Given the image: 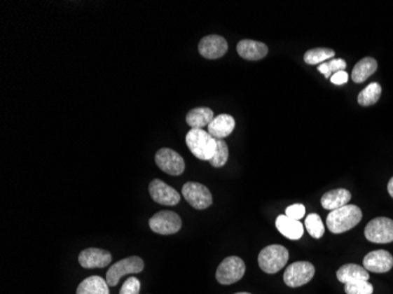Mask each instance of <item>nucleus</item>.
Wrapping results in <instances>:
<instances>
[{"instance_id": "nucleus-1", "label": "nucleus", "mask_w": 393, "mask_h": 294, "mask_svg": "<svg viewBox=\"0 0 393 294\" xmlns=\"http://www.w3.org/2000/svg\"><path fill=\"white\" fill-rule=\"evenodd\" d=\"M363 218V212L356 205L343 206L338 210L331 211L327 216V228L335 234H340L350 231L359 224Z\"/></svg>"}, {"instance_id": "nucleus-2", "label": "nucleus", "mask_w": 393, "mask_h": 294, "mask_svg": "<svg viewBox=\"0 0 393 294\" xmlns=\"http://www.w3.org/2000/svg\"><path fill=\"white\" fill-rule=\"evenodd\" d=\"M186 145L195 158L209 162L217 148V139L202 129H191L186 134Z\"/></svg>"}, {"instance_id": "nucleus-3", "label": "nucleus", "mask_w": 393, "mask_h": 294, "mask_svg": "<svg viewBox=\"0 0 393 294\" xmlns=\"http://www.w3.org/2000/svg\"><path fill=\"white\" fill-rule=\"evenodd\" d=\"M289 251L282 245H270L261 251L258 255V264L261 271L275 274L285 267L289 261Z\"/></svg>"}, {"instance_id": "nucleus-4", "label": "nucleus", "mask_w": 393, "mask_h": 294, "mask_svg": "<svg viewBox=\"0 0 393 294\" xmlns=\"http://www.w3.org/2000/svg\"><path fill=\"white\" fill-rule=\"evenodd\" d=\"M245 262L239 257H228L218 266L216 278L221 285H232L243 278L245 274Z\"/></svg>"}, {"instance_id": "nucleus-5", "label": "nucleus", "mask_w": 393, "mask_h": 294, "mask_svg": "<svg viewBox=\"0 0 393 294\" xmlns=\"http://www.w3.org/2000/svg\"><path fill=\"white\" fill-rule=\"evenodd\" d=\"M144 270V261L142 258L133 255V257L125 258L123 260L118 261L112 265L106 273V281L109 286H117L119 280L126 274H135L140 273Z\"/></svg>"}, {"instance_id": "nucleus-6", "label": "nucleus", "mask_w": 393, "mask_h": 294, "mask_svg": "<svg viewBox=\"0 0 393 294\" xmlns=\"http://www.w3.org/2000/svg\"><path fill=\"white\" fill-rule=\"evenodd\" d=\"M365 238L375 244H389L393 241V220L379 217L372 219L365 227Z\"/></svg>"}, {"instance_id": "nucleus-7", "label": "nucleus", "mask_w": 393, "mask_h": 294, "mask_svg": "<svg viewBox=\"0 0 393 294\" xmlns=\"http://www.w3.org/2000/svg\"><path fill=\"white\" fill-rule=\"evenodd\" d=\"M316 270L309 261H297L290 265L284 273V283L287 286L299 287L309 284L315 276Z\"/></svg>"}, {"instance_id": "nucleus-8", "label": "nucleus", "mask_w": 393, "mask_h": 294, "mask_svg": "<svg viewBox=\"0 0 393 294\" xmlns=\"http://www.w3.org/2000/svg\"><path fill=\"white\" fill-rule=\"evenodd\" d=\"M181 193L184 195L185 200L195 210H205L212 205L214 199L209 188L205 185L188 181L183 186Z\"/></svg>"}, {"instance_id": "nucleus-9", "label": "nucleus", "mask_w": 393, "mask_h": 294, "mask_svg": "<svg viewBox=\"0 0 393 294\" xmlns=\"http://www.w3.org/2000/svg\"><path fill=\"white\" fill-rule=\"evenodd\" d=\"M150 228L158 234H174L181 228V219L172 211H160L150 219Z\"/></svg>"}, {"instance_id": "nucleus-10", "label": "nucleus", "mask_w": 393, "mask_h": 294, "mask_svg": "<svg viewBox=\"0 0 393 294\" xmlns=\"http://www.w3.org/2000/svg\"><path fill=\"white\" fill-rule=\"evenodd\" d=\"M156 164L159 169L170 176H180L184 172L185 160L183 157L171 148H160L156 155Z\"/></svg>"}, {"instance_id": "nucleus-11", "label": "nucleus", "mask_w": 393, "mask_h": 294, "mask_svg": "<svg viewBox=\"0 0 393 294\" xmlns=\"http://www.w3.org/2000/svg\"><path fill=\"white\" fill-rule=\"evenodd\" d=\"M151 198L160 205L174 206L180 202L179 192L159 179H153L149 186Z\"/></svg>"}, {"instance_id": "nucleus-12", "label": "nucleus", "mask_w": 393, "mask_h": 294, "mask_svg": "<svg viewBox=\"0 0 393 294\" xmlns=\"http://www.w3.org/2000/svg\"><path fill=\"white\" fill-rule=\"evenodd\" d=\"M363 267L370 272H389L393 267V255L389 251H372L365 255Z\"/></svg>"}, {"instance_id": "nucleus-13", "label": "nucleus", "mask_w": 393, "mask_h": 294, "mask_svg": "<svg viewBox=\"0 0 393 294\" xmlns=\"http://www.w3.org/2000/svg\"><path fill=\"white\" fill-rule=\"evenodd\" d=\"M228 41L217 34H209L202 38L198 45L199 53L206 59H218L226 55Z\"/></svg>"}, {"instance_id": "nucleus-14", "label": "nucleus", "mask_w": 393, "mask_h": 294, "mask_svg": "<svg viewBox=\"0 0 393 294\" xmlns=\"http://www.w3.org/2000/svg\"><path fill=\"white\" fill-rule=\"evenodd\" d=\"M78 260L84 269H104L107 265H110L112 255L109 251L92 247L81 252Z\"/></svg>"}, {"instance_id": "nucleus-15", "label": "nucleus", "mask_w": 393, "mask_h": 294, "mask_svg": "<svg viewBox=\"0 0 393 294\" xmlns=\"http://www.w3.org/2000/svg\"><path fill=\"white\" fill-rule=\"evenodd\" d=\"M235 127V118L230 114H219L207 126L209 133L216 139H224L230 136Z\"/></svg>"}, {"instance_id": "nucleus-16", "label": "nucleus", "mask_w": 393, "mask_h": 294, "mask_svg": "<svg viewBox=\"0 0 393 294\" xmlns=\"http://www.w3.org/2000/svg\"><path fill=\"white\" fill-rule=\"evenodd\" d=\"M237 52L242 58L247 60H261L268 55V48L261 41L244 39L237 45Z\"/></svg>"}, {"instance_id": "nucleus-17", "label": "nucleus", "mask_w": 393, "mask_h": 294, "mask_svg": "<svg viewBox=\"0 0 393 294\" xmlns=\"http://www.w3.org/2000/svg\"><path fill=\"white\" fill-rule=\"evenodd\" d=\"M351 193L345 188H337L325 193L322 197V206L325 210L335 211L338 210L343 206H346L351 200Z\"/></svg>"}, {"instance_id": "nucleus-18", "label": "nucleus", "mask_w": 393, "mask_h": 294, "mask_svg": "<svg viewBox=\"0 0 393 294\" xmlns=\"http://www.w3.org/2000/svg\"><path fill=\"white\" fill-rule=\"evenodd\" d=\"M276 227L287 239L298 240L304 234V227L301 221L291 219L287 216L277 218Z\"/></svg>"}, {"instance_id": "nucleus-19", "label": "nucleus", "mask_w": 393, "mask_h": 294, "mask_svg": "<svg viewBox=\"0 0 393 294\" xmlns=\"http://www.w3.org/2000/svg\"><path fill=\"white\" fill-rule=\"evenodd\" d=\"M337 278L343 284L353 283L358 280L370 279L368 271L356 264H346L337 271Z\"/></svg>"}, {"instance_id": "nucleus-20", "label": "nucleus", "mask_w": 393, "mask_h": 294, "mask_svg": "<svg viewBox=\"0 0 393 294\" xmlns=\"http://www.w3.org/2000/svg\"><path fill=\"white\" fill-rule=\"evenodd\" d=\"M377 69H378L377 60L372 57H365L356 64V66L353 67L352 74H351L352 80L357 84L364 83L368 78L375 74Z\"/></svg>"}, {"instance_id": "nucleus-21", "label": "nucleus", "mask_w": 393, "mask_h": 294, "mask_svg": "<svg viewBox=\"0 0 393 294\" xmlns=\"http://www.w3.org/2000/svg\"><path fill=\"white\" fill-rule=\"evenodd\" d=\"M77 294H110L109 284L102 276H88L79 284Z\"/></svg>"}, {"instance_id": "nucleus-22", "label": "nucleus", "mask_w": 393, "mask_h": 294, "mask_svg": "<svg viewBox=\"0 0 393 294\" xmlns=\"http://www.w3.org/2000/svg\"><path fill=\"white\" fill-rule=\"evenodd\" d=\"M214 111L209 107H197L188 112L186 115V122L192 129H204L209 126V122L214 120Z\"/></svg>"}, {"instance_id": "nucleus-23", "label": "nucleus", "mask_w": 393, "mask_h": 294, "mask_svg": "<svg viewBox=\"0 0 393 294\" xmlns=\"http://www.w3.org/2000/svg\"><path fill=\"white\" fill-rule=\"evenodd\" d=\"M382 96V86L378 83H371L358 94V104L361 106H371L378 102Z\"/></svg>"}, {"instance_id": "nucleus-24", "label": "nucleus", "mask_w": 393, "mask_h": 294, "mask_svg": "<svg viewBox=\"0 0 393 294\" xmlns=\"http://www.w3.org/2000/svg\"><path fill=\"white\" fill-rule=\"evenodd\" d=\"M336 52L331 48H312L306 52L304 55V60L306 64L309 65H318V64H323L325 62H329L330 59H333Z\"/></svg>"}, {"instance_id": "nucleus-25", "label": "nucleus", "mask_w": 393, "mask_h": 294, "mask_svg": "<svg viewBox=\"0 0 393 294\" xmlns=\"http://www.w3.org/2000/svg\"><path fill=\"white\" fill-rule=\"evenodd\" d=\"M305 226L309 234L316 239L322 238L325 233V226H324L323 220H322L320 216L317 214H311L306 217Z\"/></svg>"}, {"instance_id": "nucleus-26", "label": "nucleus", "mask_w": 393, "mask_h": 294, "mask_svg": "<svg viewBox=\"0 0 393 294\" xmlns=\"http://www.w3.org/2000/svg\"><path fill=\"white\" fill-rule=\"evenodd\" d=\"M346 69V62L344 59L333 58L330 59L329 62L320 64L318 66V71L320 74H323L325 78H331L333 74H337L339 71H344Z\"/></svg>"}, {"instance_id": "nucleus-27", "label": "nucleus", "mask_w": 393, "mask_h": 294, "mask_svg": "<svg viewBox=\"0 0 393 294\" xmlns=\"http://www.w3.org/2000/svg\"><path fill=\"white\" fill-rule=\"evenodd\" d=\"M228 147L224 139H217V148L214 152V157L209 160V164L214 167H221L228 162Z\"/></svg>"}, {"instance_id": "nucleus-28", "label": "nucleus", "mask_w": 393, "mask_h": 294, "mask_svg": "<svg viewBox=\"0 0 393 294\" xmlns=\"http://www.w3.org/2000/svg\"><path fill=\"white\" fill-rule=\"evenodd\" d=\"M346 294H372L373 286L368 280H358L353 283L345 284Z\"/></svg>"}, {"instance_id": "nucleus-29", "label": "nucleus", "mask_w": 393, "mask_h": 294, "mask_svg": "<svg viewBox=\"0 0 393 294\" xmlns=\"http://www.w3.org/2000/svg\"><path fill=\"white\" fill-rule=\"evenodd\" d=\"M140 293V281L137 279L136 276H131L129 279L125 280V283L123 284L122 288L119 294H139Z\"/></svg>"}, {"instance_id": "nucleus-30", "label": "nucleus", "mask_w": 393, "mask_h": 294, "mask_svg": "<svg viewBox=\"0 0 393 294\" xmlns=\"http://www.w3.org/2000/svg\"><path fill=\"white\" fill-rule=\"evenodd\" d=\"M287 217L294 220H301V218L305 216V206L301 204H294V205L289 206L287 209Z\"/></svg>"}, {"instance_id": "nucleus-31", "label": "nucleus", "mask_w": 393, "mask_h": 294, "mask_svg": "<svg viewBox=\"0 0 393 294\" xmlns=\"http://www.w3.org/2000/svg\"><path fill=\"white\" fill-rule=\"evenodd\" d=\"M331 83L336 85H344L349 80V74L346 71H339L330 78Z\"/></svg>"}, {"instance_id": "nucleus-32", "label": "nucleus", "mask_w": 393, "mask_h": 294, "mask_svg": "<svg viewBox=\"0 0 393 294\" xmlns=\"http://www.w3.org/2000/svg\"><path fill=\"white\" fill-rule=\"evenodd\" d=\"M387 191H389V195L393 198V176L389 179V184H387Z\"/></svg>"}, {"instance_id": "nucleus-33", "label": "nucleus", "mask_w": 393, "mask_h": 294, "mask_svg": "<svg viewBox=\"0 0 393 294\" xmlns=\"http://www.w3.org/2000/svg\"><path fill=\"white\" fill-rule=\"evenodd\" d=\"M235 294H251V293H247V292H240V293H235Z\"/></svg>"}]
</instances>
